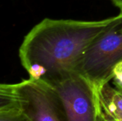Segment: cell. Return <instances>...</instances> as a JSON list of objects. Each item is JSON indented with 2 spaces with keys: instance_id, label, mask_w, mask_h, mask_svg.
<instances>
[{
  "instance_id": "cell-1",
  "label": "cell",
  "mask_w": 122,
  "mask_h": 121,
  "mask_svg": "<svg viewBox=\"0 0 122 121\" xmlns=\"http://www.w3.org/2000/svg\"><path fill=\"white\" fill-rule=\"evenodd\" d=\"M122 19V12L99 21L44 19L24 39L19 48L21 65L30 78L50 84L74 71L90 45Z\"/></svg>"
},
{
  "instance_id": "cell-2",
  "label": "cell",
  "mask_w": 122,
  "mask_h": 121,
  "mask_svg": "<svg viewBox=\"0 0 122 121\" xmlns=\"http://www.w3.org/2000/svg\"><path fill=\"white\" fill-rule=\"evenodd\" d=\"M14 103L31 121H68L60 98L48 83L29 78L0 86V106Z\"/></svg>"
},
{
  "instance_id": "cell-3",
  "label": "cell",
  "mask_w": 122,
  "mask_h": 121,
  "mask_svg": "<svg viewBox=\"0 0 122 121\" xmlns=\"http://www.w3.org/2000/svg\"><path fill=\"white\" fill-rule=\"evenodd\" d=\"M122 60V19L99 36L86 50L74 71L99 90L112 80V69Z\"/></svg>"
},
{
  "instance_id": "cell-4",
  "label": "cell",
  "mask_w": 122,
  "mask_h": 121,
  "mask_svg": "<svg viewBox=\"0 0 122 121\" xmlns=\"http://www.w3.org/2000/svg\"><path fill=\"white\" fill-rule=\"evenodd\" d=\"M50 85L60 98L67 121H97L102 109L98 93L83 75L72 71Z\"/></svg>"
},
{
  "instance_id": "cell-5",
  "label": "cell",
  "mask_w": 122,
  "mask_h": 121,
  "mask_svg": "<svg viewBox=\"0 0 122 121\" xmlns=\"http://www.w3.org/2000/svg\"><path fill=\"white\" fill-rule=\"evenodd\" d=\"M102 109L116 121H122V90L113 87L109 82L105 83L98 91Z\"/></svg>"
},
{
  "instance_id": "cell-6",
  "label": "cell",
  "mask_w": 122,
  "mask_h": 121,
  "mask_svg": "<svg viewBox=\"0 0 122 121\" xmlns=\"http://www.w3.org/2000/svg\"><path fill=\"white\" fill-rule=\"evenodd\" d=\"M0 121H31L14 103L0 106Z\"/></svg>"
},
{
  "instance_id": "cell-7",
  "label": "cell",
  "mask_w": 122,
  "mask_h": 121,
  "mask_svg": "<svg viewBox=\"0 0 122 121\" xmlns=\"http://www.w3.org/2000/svg\"><path fill=\"white\" fill-rule=\"evenodd\" d=\"M112 73L114 86L122 90V60L114 65Z\"/></svg>"
},
{
  "instance_id": "cell-8",
  "label": "cell",
  "mask_w": 122,
  "mask_h": 121,
  "mask_svg": "<svg viewBox=\"0 0 122 121\" xmlns=\"http://www.w3.org/2000/svg\"><path fill=\"white\" fill-rule=\"evenodd\" d=\"M102 117H103L104 121H116L114 118H112L110 115H109L105 111H104L102 109Z\"/></svg>"
},
{
  "instance_id": "cell-9",
  "label": "cell",
  "mask_w": 122,
  "mask_h": 121,
  "mask_svg": "<svg viewBox=\"0 0 122 121\" xmlns=\"http://www.w3.org/2000/svg\"><path fill=\"white\" fill-rule=\"evenodd\" d=\"M112 2L121 9V12H122V0H112Z\"/></svg>"
},
{
  "instance_id": "cell-10",
  "label": "cell",
  "mask_w": 122,
  "mask_h": 121,
  "mask_svg": "<svg viewBox=\"0 0 122 121\" xmlns=\"http://www.w3.org/2000/svg\"><path fill=\"white\" fill-rule=\"evenodd\" d=\"M97 121H104L103 117H102V109H101V112H100V113H99V116H98Z\"/></svg>"
}]
</instances>
